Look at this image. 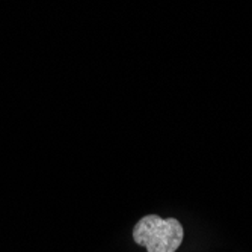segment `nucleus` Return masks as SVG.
Returning a JSON list of instances; mask_svg holds the SVG:
<instances>
[{
  "instance_id": "nucleus-1",
  "label": "nucleus",
  "mask_w": 252,
  "mask_h": 252,
  "mask_svg": "<svg viewBox=\"0 0 252 252\" xmlns=\"http://www.w3.org/2000/svg\"><path fill=\"white\" fill-rule=\"evenodd\" d=\"M185 237L178 219H162L157 215L144 216L133 228V240L148 252H175Z\"/></svg>"
}]
</instances>
